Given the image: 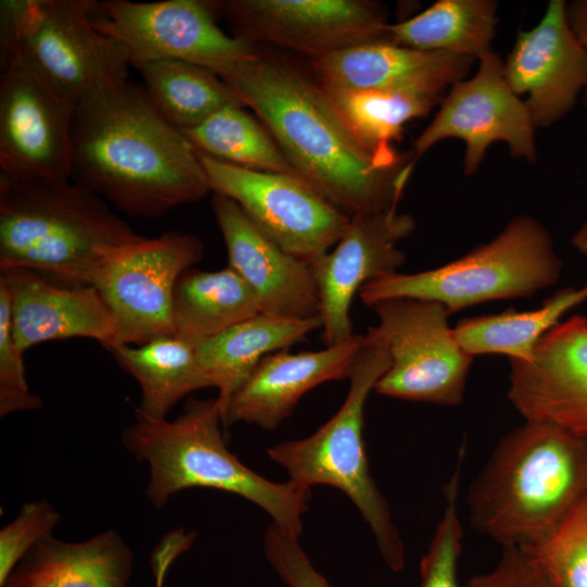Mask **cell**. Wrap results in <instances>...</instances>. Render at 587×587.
I'll use <instances>...</instances> for the list:
<instances>
[{"mask_svg":"<svg viewBox=\"0 0 587 587\" xmlns=\"http://www.w3.org/2000/svg\"><path fill=\"white\" fill-rule=\"evenodd\" d=\"M116 363L139 384L141 398L136 416L166 419L187 395L212 383L200 365L196 348L174 335L157 337L139 346L107 349Z\"/></svg>","mask_w":587,"mask_h":587,"instance_id":"d4e9b609","label":"cell"},{"mask_svg":"<svg viewBox=\"0 0 587 587\" xmlns=\"http://www.w3.org/2000/svg\"><path fill=\"white\" fill-rule=\"evenodd\" d=\"M217 399H188L174 421L136 416L122 442L149 465L146 496L161 509L178 491L213 488L243 497L264 510L273 523L300 536L311 488L276 483L246 466L226 447Z\"/></svg>","mask_w":587,"mask_h":587,"instance_id":"5b68a950","label":"cell"},{"mask_svg":"<svg viewBox=\"0 0 587 587\" xmlns=\"http://www.w3.org/2000/svg\"><path fill=\"white\" fill-rule=\"evenodd\" d=\"M477 61L475 74L449 88L434 118L415 139V161L447 138L465 143V175L478 171L488 148L497 141L505 142L515 159L536 160L535 126L525 101L505 80L502 60L490 51Z\"/></svg>","mask_w":587,"mask_h":587,"instance_id":"5bb4252c","label":"cell"},{"mask_svg":"<svg viewBox=\"0 0 587 587\" xmlns=\"http://www.w3.org/2000/svg\"><path fill=\"white\" fill-rule=\"evenodd\" d=\"M465 452V444H462L458 450L454 470L445 486L442 515L420 563L422 587H461L458 580V563L463 528L459 515V490Z\"/></svg>","mask_w":587,"mask_h":587,"instance_id":"d6a6232c","label":"cell"},{"mask_svg":"<svg viewBox=\"0 0 587 587\" xmlns=\"http://www.w3.org/2000/svg\"><path fill=\"white\" fill-rule=\"evenodd\" d=\"M389 366L385 341L374 326L369 327L339 410L312 435L270 447L267 454L299 486L328 485L344 491L371 528L386 564L398 572L404 565V545L388 503L371 475L363 439L367 397Z\"/></svg>","mask_w":587,"mask_h":587,"instance_id":"8992f818","label":"cell"},{"mask_svg":"<svg viewBox=\"0 0 587 587\" xmlns=\"http://www.w3.org/2000/svg\"><path fill=\"white\" fill-rule=\"evenodd\" d=\"M494 0H438L402 22L388 23L392 43L478 60L489 53L498 24Z\"/></svg>","mask_w":587,"mask_h":587,"instance_id":"4316f807","label":"cell"},{"mask_svg":"<svg viewBox=\"0 0 587 587\" xmlns=\"http://www.w3.org/2000/svg\"><path fill=\"white\" fill-rule=\"evenodd\" d=\"M211 203L228 266L248 285L260 313L287 320L321 317L311 263L280 248L234 200L213 193Z\"/></svg>","mask_w":587,"mask_h":587,"instance_id":"d6986e66","label":"cell"},{"mask_svg":"<svg viewBox=\"0 0 587 587\" xmlns=\"http://www.w3.org/2000/svg\"><path fill=\"white\" fill-rule=\"evenodd\" d=\"M135 68L157 111L180 132L198 126L224 108H246L222 77L201 65L161 60Z\"/></svg>","mask_w":587,"mask_h":587,"instance_id":"f1b7e54d","label":"cell"},{"mask_svg":"<svg viewBox=\"0 0 587 587\" xmlns=\"http://www.w3.org/2000/svg\"><path fill=\"white\" fill-rule=\"evenodd\" d=\"M222 78L252 109L299 177L334 207L349 216L398 207L415 163L380 166L316 79L262 52Z\"/></svg>","mask_w":587,"mask_h":587,"instance_id":"7a4b0ae2","label":"cell"},{"mask_svg":"<svg viewBox=\"0 0 587 587\" xmlns=\"http://www.w3.org/2000/svg\"><path fill=\"white\" fill-rule=\"evenodd\" d=\"M198 157L213 193L234 200L280 248L307 262L327 253L350 222L348 214L298 176Z\"/></svg>","mask_w":587,"mask_h":587,"instance_id":"7c38bea8","label":"cell"},{"mask_svg":"<svg viewBox=\"0 0 587 587\" xmlns=\"http://www.w3.org/2000/svg\"><path fill=\"white\" fill-rule=\"evenodd\" d=\"M476 60L415 50L379 40L311 60L324 88L344 90H408L440 100L464 79Z\"/></svg>","mask_w":587,"mask_h":587,"instance_id":"7402d4cb","label":"cell"},{"mask_svg":"<svg viewBox=\"0 0 587 587\" xmlns=\"http://www.w3.org/2000/svg\"><path fill=\"white\" fill-rule=\"evenodd\" d=\"M508 399L525 419L587 439V316L560 321L527 361H510Z\"/></svg>","mask_w":587,"mask_h":587,"instance_id":"e0dca14e","label":"cell"},{"mask_svg":"<svg viewBox=\"0 0 587 587\" xmlns=\"http://www.w3.org/2000/svg\"><path fill=\"white\" fill-rule=\"evenodd\" d=\"M211 1H96L91 22L124 50L134 67L180 60L207 67L220 77L255 59L257 45L225 34Z\"/></svg>","mask_w":587,"mask_h":587,"instance_id":"9c48e42d","label":"cell"},{"mask_svg":"<svg viewBox=\"0 0 587 587\" xmlns=\"http://www.w3.org/2000/svg\"><path fill=\"white\" fill-rule=\"evenodd\" d=\"M502 548L495 567L472 577L466 587H553L524 549Z\"/></svg>","mask_w":587,"mask_h":587,"instance_id":"8d00e7d4","label":"cell"},{"mask_svg":"<svg viewBox=\"0 0 587 587\" xmlns=\"http://www.w3.org/2000/svg\"><path fill=\"white\" fill-rule=\"evenodd\" d=\"M363 335L319 351L266 355L230 398L222 413L223 425L245 422L272 430L292 413L314 387L350 377Z\"/></svg>","mask_w":587,"mask_h":587,"instance_id":"44dd1931","label":"cell"},{"mask_svg":"<svg viewBox=\"0 0 587 587\" xmlns=\"http://www.w3.org/2000/svg\"><path fill=\"white\" fill-rule=\"evenodd\" d=\"M371 308L390 355L374 390L401 400L459 405L474 357L459 344L448 310L413 298L385 299Z\"/></svg>","mask_w":587,"mask_h":587,"instance_id":"30bf717a","label":"cell"},{"mask_svg":"<svg viewBox=\"0 0 587 587\" xmlns=\"http://www.w3.org/2000/svg\"><path fill=\"white\" fill-rule=\"evenodd\" d=\"M259 313L252 291L233 268L208 272L191 267L174 289L173 335L196 348Z\"/></svg>","mask_w":587,"mask_h":587,"instance_id":"484cf974","label":"cell"},{"mask_svg":"<svg viewBox=\"0 0 587 587\" xmlns=\"http://www.w3.org/2000/svg\"><path fill=\"white\" fill-rule=\"evenodd\" d=\"M71 179L134 217L158 218L211 192L198 153L129 79L74 108Z\"/></svg>","mask_w":587,"mask_h":587,"instance_id":"6da1fadb","label":"cell"},{"mask_svg":"<svg viewBox=\"0 0 587 587\" xmlns=\"http://www.w3.org/2000/svg\"><path fill=\"white\" fill-rule=\"evenodd\" d=\"M93 0H2L1 58L20 53L74 108L128 79L130 63L91 22Z\"/></svg>","mask_w":587,"mask_h":587,"instance_id":"ba28073f","label":"cell"},{"mask_svg":"<svg viewBox=\"0 0 587 587\" xmlns=\"http://www.w3.org/2000/svg\"><path fill=\"white\" fill-rule=\"evenodd\" d=\"M133 563L130 548L115 530L80 542L49 535L25 554L0 587H127Z\"/></svg>","mask_w":587,"mask_h":587,"instance_id":"603a6c76","label":"cell"},{"mask_svg":"<svg viewBox=\"0 0 587 587\" xmlns=\"http://www.w3.org/2000/svg\"><path fill=\"white\" fill-rule=\"evenodd\" d=\"M202 255V241L182 230H168L155 238L141 237L114 251L92 284L115 321L116 335L111 347L139 346L173 335L176 283Z\"/></svg>","mask_w":587,"mask_h":587,"instance_id":"8fae6325","label":"cell"},{"mask_svg":"<svg viewBox=\"0 0 587 587\" xmlns=\"http://www.w3.org/2000/svg\"><path fill=\"white\" fill-rule=\"evenodd\" d=\"M141 237L72 179L0 174V273L28 270L59 284L92 286L103 262Z\"/></svg>","mask_w":587,"mask_h":587,"instance_id":"277c9868","label":"cell"},{"mask_svg":"<svg viewBox=\"0 0 587 587\" xmlns=\"http://www.w3.org/2000/svg\"><path fill=\"white\" fill-rule=\"evenodd\" d=\"M567 17L574 34L587 55V0H575L567 3ZM582 96L587 110V83Z\"/></svg>","mask_w":587,"mask_h":587,"instance_id":"74e56055","label":"cell"},{"mask_svg":"<svg viewBox=\"0 0 587 587\" xmlns=\"http://www.w3.org/2000/svg\"><path fill=\"white\" fill-rule=\"evenodd\" d=\"M522 549L553 587H587V496L542 540Z\"/></svg>","mask_w":587,"mask_h":587,"instance_id":"1f68e13d","label":"cell"},{"mask_svg":"<svg viewBox=\"0 0 587 587\" xmlns=\"http://www.w3.org/2000/svg\"><path fill=\"white\" fill-rule=\"evenodd\" d=\"M234 36L319 59L388 40L386 14L367 0H210Z\"/></svg>","mask_w":587,"mask_h":587,"instance_id":"4fadbf2b","label":"cell"},{"mask_svg":"<svg viewBox=\"0 0 587 587\" xmlns=\"http://www.w3.org/2000/svg\"><path fill=\"white\" fill-rule=\"evenodd\" d=\"M322 328L321 317L287 320L259 313L196 347L198 361L218 391L221 414L266 355Z\"/></svg>","mask_w":587,"mask_h":587,"instance_id":"cb8c5ba5","label":"cell"},{"mask_svg":"<svg viewBox=\"0 0 587 587\" xmlns=\"http://www.w3.org/2000/svg\"><path fill=\"white\" fill-rule=\"evenodd\" d=\"M1 68L0 174L71 179L74 107L16 51Z\"/></svg>","mask_w":587,"mask_h":587,"instance_id":"9a60e30c","label":"cell"},{"mask_svg":"<svg viewBox=\"0 0 587 587\" xmlns=\"http://www.w3.org/2000/svg\"><path fill=\"white\" fill-rule=\"evenodd\" d=\"M23 351L17 347L11 325L10 297L0 282V416L41 408L40 397L27 385Z\"/></svg>","mask_w":587,"mask_h":587,"instance_id":"836d02e7","label":"cell"},{"mask_svg":"<svg viewBox=\"0 0 587 587\" xmlns=\"http://www.w3.org/2000/svg\"><path fill=\"white\" fill-rule=\"evenodd\" d=\"M10 297L14 340L24 352L37 344L90 338L105 349L116 335L114 317L95 286H70L28 270L0 273Z\"/></svg>","mask_w":587,"mask_h":587,"instance_id":"ffe728a7","label":"cell"},{"mask_svg":"<svg viewBox=\"0 0 587 587\" xmlns=\"http://www.w3.org/2000/svg\"><path fill=\"white\" fill-rule=\"evenodd\" d=\"M348 127L386 168L416 163L411 152L399 153L392 142L401 137L403 126L427 115L440 100L408 90H344L324 88Z\"/></svg>","mask_w":587,"mask_h":587,"instance_id":"83f0119b","label":"cell"},{"mask_svg":"<svg viewBox=\"0 0 587 587\" xmlns=\"http://www.w3.org/2000/svg\"><path fill=\"white\" fill-rule=\"evenodd\" d=\"M60 519L50 502L33 501L25 503L17 516L0 530V586L37 542L52 535Z\"/></svg>","mask_w":587,"mask_h":587,"instance_id":"e575fe53","label":"cell"},{"mask_svg":"<svg viewBox=\"0 0 587 587\" xmlns=\"http://www.w3.org/2000/svg\"><path fill=\"white\" fill-rule=\"evenodd\" d=\"M572 243L580 254L587 257V220L573 235Z\"/></svg>","mask_w":587,"mask_h":587,"instance_id":"f35d334b","label":"cell"},{"mask_svg":"<svg viewBox=\"0 0 587 587\" xmlns=\"http://www.w3.org/2000/svg\"><path fill=\"white\" fill-rule=\"evenodd\" d=\"M182 133L197 153L252 171L299 177L266 127L242 107L224 108Z\"/></svg>","mask_w":587,"mask_h":587,"instance_id":"4dcf8cb0","label":"cell"},{"mask_svg":"<svg viewBox=\"0 0 587 587\" xmlns=\"http://www.w3.org/2000/svg\"><path fill=\"white\" fill-rule=\"evenodd\" d=\"M512 91L537 127H549L575 105L587 83V55L567 17V2L551 0L539 23L520 32L503 63Z\"/></svg>","mask_w":587,"mask_h":587,"instance_id":"ac0fdd59","label":"cell"},{"mask_svg":"<svg viewBox=\"0 0 587 587\" xmlns=\"http://www.w3.org/2000/svg\"><path fill=\"white\" fill-rule=\"evenodd\" d=\"M563 263L550 233L533 216L513 217L491 240L438 267L392 273L363 285L367 305L391 298L441 303L450 314L498 300L527 298L553 286Z\"/></svg>","mask_w":587,"mask_h":587,"instance_id":"52a82bcc","label":"cell"},{"mask_svg":"<svg viewBox=\"0 0 587 587\" xmlns=\"http://www.w3.org/2000/svg\"><path fill=\"white\" fill-rule=\"evenodd\" d=\"M263 548L270 565L288 587H330L304 552L299 536L272 522Z\"/></svg>","mask_w":587,"mask_h":587,"instance_id":"d590c367","label":"cell"},{"mask_svg":"<svg viewBox=\"0 0 587 587\" xmlns=\"http://www.w3.org/2000/svg\"><path fill=\"white\" fill-rule=\"evenodd\" d=\"M587 300V284L557 291L534 310L508 309L501 313L466 317L453 327L462 348L472 357L505 355L510 361L532 358L539 338L564 314Z\"/></svg>","mask_w":587,"mask_h":587,"instance_id":"f546056e","label":"cell"},{"mask_svg":"<svg viewBox=\"0 0 587 587\" xmlns=\"http://www.w3.org/2000/svg\"><path fill=\"white\" fill-rule=\"evenodd\" d=\"M587 496V439L525 420L498 442L472 482V527L502 547L542 540Z\"/></svg>","mask_w":587,"mask_h":587,"instance_id":"3957f363","label":"cell"},{"mask_svg":"<svg viewBox=\"0 0 587 587\" xmlns=\"http://www.w3.org/2000/svg\"><path fill=\"white\" fill-rule=\"evenodd\" d=\"M414 229L415 220L397 208L355 214L333 249L311 263L326 346L354 336L349 315L354 295L366 283L398 272L405 261L399 243Z\"/></svg>","mask_w":587,"mask_h":587,"instance_id":"2e32d148","label":"cell"}]
</instances>
